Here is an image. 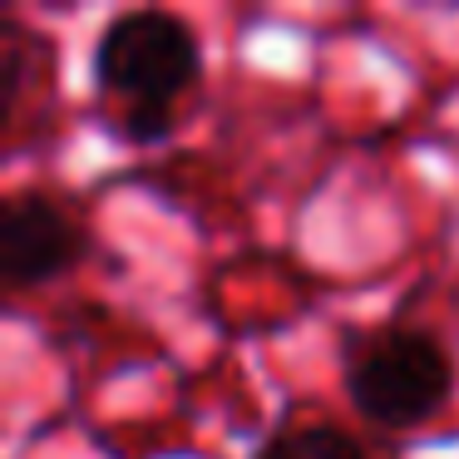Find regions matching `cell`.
Masks as SVG:
<instances>
[{"instance_id":"cell-1","label":"cell","mask_w":459,"mask_h":459,"mask_svg":"<svg viewBox=\"0 0 459 459\" xmlns=\"http://www.w3.org/2000/svg\"><path fill=\"white\" fill-rule=\"evenodd\" d=\"M198 35L173 11H119L94 40L90 70L104 100L119 104V134L153 143L173 129V104L198 80Z\"/></svg>"},{"instance_id":"cell-2","label":"cell","mask_w":459,"mask_h":459,"mask_svg":"<svg viewBox=\"0 0 459 459\" xmlns=\"http://www.w3.org/2000/svg\"><path fill=\"white\" fill-rule=\"evenodd\" d=\"M455 390V360L445 341L415 326H385L346 360V395L370 425L410 429L445 410Z\"/></svg>"},{"instance_id":"cell-3","label":"cell","mask_w":459,"mask_h":459,"mask_svg":"<svg viewBox=\"0 0 459 459\" xmlns=\"http://www.w3.org/2000/svg\"><path fill=\"white\" fill-rule=\"evenodd\" d=\"M80 257V228L70 212L40 193H15L0 203V277L5 287L25 291L60 277Z\"/></svg>"},{"instance_id":"cell-4","label":"cell","mask_w":459,"mask_h":459,"mask_svg":"<svg viewBox=\"0 0 459 459\" xmlns=\"http://www.w3.org/2000/svg\"><path fill=\"white\" fill-rule=\"evenodd\" d=\"M257 459H366V455L336 425H291L281 435H272Z\"/></svg>"},{"instance_id":"cell-5","label":"cell","mask_w":459,"mask_h":459,"mask_svg":"<svg viewBox=\"0 0 459 459\" xmlns=\"http://www.w3.org/2000/svg\"><path fill=\"white\" fill-rule=\"evenodd\" d=\"M25 55H30V35L11 25L5 40H0V109L5 114L15 109V100L25 90Z\"/></svg>"}]
</instances>
